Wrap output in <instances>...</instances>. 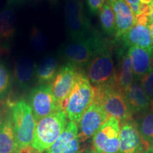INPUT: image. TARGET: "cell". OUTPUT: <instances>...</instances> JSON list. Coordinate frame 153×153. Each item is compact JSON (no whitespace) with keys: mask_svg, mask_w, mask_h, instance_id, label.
<instances>
[{"mask_svg":"<svg viewBox=\"0 0 153 153\" xmlns=\"http://www.w3.org/2000/svg\"><path fill=\"white\" fill-rule=\"evenodd\" d=\"M150 23V19L148 16L141 14L135 15V24L143 26H148Z\"/></svg>","mask_w":153,"mask_h":153,"instance_id":"cell-29","label":"cell"},{"mask_svg":"<svg viewBox=\"0 0 153 153\" xmlns=\"http://www.w3.org/2000/svg\"><path fill=\"white\" fill-rule=\"evenodd\" d=\"M142 153H151V152H150V151H144V152Z\"/></svg>","mask_w":153,"mask_h":153,"instance_id":"cell-43","label":"cell"},{"mask_svg":"<svg viewBox=\"0 0 153 153\" xmlns=\"http://www.w3.org/2000/svg\"><path fill=\"white\" fill-rule=\"evenodd\" d=\"M6 51H7V50H6L3 47V45H1V43H0V56H1V55H2L3 54H4V53H6Z\"/></svg>","mask_w":153,"mask_h":153,"instance_id":"cell-37","label":"cell"},{"mask_svg":"<svg viewBox=\"0 0 153 153\" xmlns=\"http://www.w3.org/2000/svg\"><path fill=\"white\" fill-rule=\"evenodd\" d=\"M58 60L55 56L44 57L36 67V85L51 84L55 79L58 71Z\"/></svg>","mask_w":153,"mask_h":153,"instance_id":"cell-21","label":"cell"},{"mask_svg":"<svg viewBox=\"0 0 153 153\" xmlns=\"http://www.w3.org/2000/svg\"><path fill=\"white\" fill-rule=\"evenodd\" d=\"M19 152V150L11 119L10 107L9 105L2 121L0 124V153Z\"/></svg>","mask_w":153,"mask_h":153,"instance_id":"cell-17","label":"cell"},{"mask_svg":"<svg viewBox=\"0 0 153 153\" xmlns=\"http://www.w3.org/2000/svg\"><path fill=\"white\" fill-rule=\"evenodd\" d=\"M8 103L5 105V106H0V124L2 121L4 116L5 113L7 111V108H8Z\"/></svg>","mask_w":153,"mask_h":153,"instance_id":"cell-31","label":"cell"},{"mask_svg":"<svg viewBox=\"0 0 153 153\" xmlns=\"http://www.w3.org/2000/svg\"><path fill=\"white\" fill-rule=\"evenodd\" d=\"M49 1H51V2L52 4H56L58 0H49Z\"/></svg>","mask_w":153,"mask_h":153,"instance_id":"cell-41","label":"cell"},{"mask_svg":"<svg viewBox=\"0 0 153 153\" xmlns=\"http://www.w3.org/2000/svg\"><path fill=\"white\" fill-rule=\"evenodd\" d=\"M151 5H152V14H151V15H150V23H151V22H153V1H152V2L151 3Z\"/></svg>","mask_w":153,"mask_h":153,"instance_id":"cell-40","label":"cell"},{"mask_svg":"<svg viewBox=\"0 0 153 153\" xmlns=\"http://www.w3.org/2000/svg\"><path fill=\"white\" fill-rule=\"evenodd\" d=\"M95 97L94 88L87 74L81 70L69 95L65 113L70 121L78 123L86 110L92 104Z\"/></svg>","mask_w":153,"mask_h":153,"instance_id":"cell-4","label":"cell"},{"mask_svg":"<svg viewBox=\"0 0 153 153\" xmlns=\"http://www.w3.org/2000/svg\"><path fill=\"white\" fill-rule=\"evenodd\" d=\"M131 9L134 15H137L139 14V4H132L130 5Z\"/></svg>","mask_w":153,"mask_h":153,"instance_id":"cell-32","label":"cell"},{"mask_svg":"<svg viewBox=\"0 0 153 153\" xmlns=\"http://www.w3.org/2000/svg\"><path fill=\"white\" fill-rule=\"evenodd\" d=\"M152 5L150 4H145L140 3L139 4V14L145 15L147 16H150L152 14Z\"/></svg>","mask_w":153,"mask_h":153,"instance_id":"cell-30","label":"cell"},{"mask_svg":"<svg viewBox=\"0 0 153 153\" xmlns=\"http://www.w3.org/2000/svg\"><path fill=\"white\" fill-rule=\"evenodd\" d=\"M128 53L131 59L133 74L136 79L148 73L153 51L151 52L137 46H131L129 48Z\"/></svg>","mask_w":153,"mask_h":153,"instance_id":"cell-20","label":"cell"},{"mask_svg":"<svg viewBox=\"0 0 153 153\" xmlns=\"http://www.w3.org/2000/svg\"><path fill=\"white\" fill-rule=\"evenodd\" d=\"M149 72H153V56L152 57L150 60V70H149Z\"/></svg>","mask_w":153,"mask_h":153,"instance_id":"cell-39","label":"cell"},{"mask_svg":"<svg viewBox=\"0 0 153 153\" xmlns=\"http://www.w3.org/2000/svg\"><path fill=\"white\" fill-rule=\"evenodd\" d=\"M79 149L78 125L70 120L60 137L43 153H79Z\"/></svg>","mask_w":153,"mask_h":153,"instance_id":"cell-13","label":"cell"},{"mask_svg":"<svg viewBox=\"0 0 153 153\" xmlns=\"http://www.w3.org/2000/svg\"><path fill=\"white\" fill-rule=\"evenodd\" d=\"M107 1L108 0H87V3L89 11L92 14H97Z\"/></svg>","mask_w":153,"mask_h":153,"instance_id":"cell-28","label":"cell"},{"mask_svg":"<svg viewBox=\"0 0 153 153\" xmlns=\"http://www.w3.org/2000/svg\"><path fill=\"white\" fill-rule=\"evenodd\" d=\"M16 15L11 6L7 4L0 11V43L6 50L9 48V43L16 32Z\"/></svg>","mask_w":153,"mask_h":153,"instance_id":"cell-19","label":"cell"},{"mask_svg":"<svg viewBox=\"0 0 153 153\" xmlns=\"http://www.w3.org/2000/svg\"><path fill=\"white\" fill-rule=\"evenodd\" d=\"M30 44L33 51L38 53L44 52L47 48L48 41L45 34L36 26H33L30 30Z\"/></svg>","mask_w":153,"mask_h":153,"instance_id":"cell-26","label":"cell"},{"mask_svg":"<svg viewBox=\"0 0 153 153\" xmlns=\"http://www.w3.org/2000/svg\"><path fill=\"white\" fill-rule=\"evenodd\" d=\"M28 101L36 123L53 113L62 110L55 101L51 84L39 85L32 88L28 94Z\"/></svg>","mask_w":153,"mask_h":153,"instance_id":"cell-9","label":"cell"},{"mask_svg":"<svg viewBox=\"0 0 153 153\" xmlns=\"http://www.w3.org/2000/svg\"><path fill=\"white\" fill-rule=\"evenodd\" d=\"M64 110H59L37 122L32 148L39 153L48 149L60 137L68 123Z\"/></svg>","mask_w":153,"mask_h":153,"instance_id":"cell-3","label":"cell"},{"mask_svg":"<svg viewBox=\"0 0 153 153\" xmlns=\"http://www.w3.org/2000/svg\"><path fill=\"white\" fill-rule=\"evenodd\" d=\"M65 18L68 34L72 40L87 38L94 33L85 15L82 0H66Z\"/></svg>","mask_w":153,"mask_h":153,"instance_id":"cell-7","label":"cell"},{"mask_svg":"<svg viewBox=\"0 0 153 153\" xmlns=\"http://www.w3.org/2000/svg\"><path fill=\"white\" fill-rule=\"evenodd\" d=\"M141 82L143 87L144 88L145 92L153 101V72H148L138 79Z\"/></svg>","mask_w":153,"mask_h":153,"instance_id":"cell-27","label":"cell"},{"mask_svg":"<svg viewBox=\"0 0 153 153\" xmlns=\"http://www.w3.org/2000/svg\"><path fill=\"white\" fill-rule=\"evenodd\" d=\"M148 27L149 30H150V32L151 39H152V47H153V22L150 23Z\"/></svg>","mask_w":153,"mask_h":153,"instance_id":"cell-34","label":"cell"},{"mask_svg":"<svg viewBox=\"0 0 153 153\" xmlns=\"http://www.w3.org/2000/svg\"><path fill=\"white\" fill-rule=\"evenodd\" d=\"M114 10L116 24V38H120L135 24V15L125 0H108Z\"/></svg>","mask_w":153,"mask_h":153,"instance_id":"cell-15","label":"cell"},{"mask_svg":"<svg viewBox=\"0 0 153 153\" xmlns=\"http://www.w3.org/2000/svg\"><path fill=\"white\" fill-rule=\"evenodd\" d=\"M101 28L105 33L110 36L116 35V24L115 14L108 1L104 4L99 11Z\"/></svg>","mask_w":153,"mask_h":153,"instance_id":"cell-24","label":"cell"},{"mask_svg":"<svg viewBox=\"0 0 153 153\" xmlns=\"http://www.w3.org/2000/svg\"><path fill=\"white\" fill-rule=\"evenodd\" d=\"M122 55L118 64V71H116V77L118 88L126 94L133 82V71L131 59L128 53L127 52Z\"/></svg>","mask_w":153,"mask_h":153,"instance_id":"cell-22","label":"cell"},{"mask_svg":"<svg viewBox=\"0 0 153 153\" xmlns=\"http://www.w3.org/2000/svg\"><path fill=\"white\" fill-rule=\"evenodd\" d=\"M126 98L133 114L143 113L150 108L151 99L138 79L133 80L128 90L126 93Z\"/></svg>","mask_w":153,"mask_h":153,"instance_id":"cell-16","label":"cell"},{"mask_svg":"<svg viewBox=\"0 0 153 153\" xmlns=\"http://www.w3.org/2000/svg\"><path fill=\"white\" fill-rule=\"evenodd\" d=\"M86 74L93 87H108L117 85L112 53L105 43L87 65Z\"/></svg>","mask_w":153,"mask_h":153,"instance_id":"cell-2","label":"cell"},{"mask_svg":"<svg viewBox=\"0 0 153 153\" xmlns=\"http://www.w3.org/2000/svg\"><path fill=\"white\" fill-rule=\"evenodd\" d=\"M151 108H153V101L151 102V106H150Z\"/></svg>","mask_w":153,"mask_h":153,"instance_id":"cell-44","label":"cell"},{"mask_svg":"<svg viewBox=\"0 0 153 153\" xmlns=\"http://www.w3.org/2000/svg\"><path fill=\"white\" fill-rule=\"evenodd\" d=\"M60 49V55L66 63H72L82 68L87 66L106 41L95 32L89 37L72 40Z\"/></svg>","mask_w":153,"mask_h":153,"instance_id":"cell-5","label":"cell"},{"mask_svg":"<svg viewBox=\"0 0 153 153\" xmlns=\"http://www.w3.org/2000/svg\"><path fill=\"white\" fill-rule=\"evenodd\" d=\"M120 38L126 46H137L151 52L153 51L150 32L147 26L134 24Z\"/></svg>","mask_w":153,"mask_h":153,"instance_id":"cell-18","label":"cell"},{"mask_svg":"<svg viewBox=\"0 0 153 153\" xmlns=\"http://www.w3.org/2000/svg\"><path fill=\"white\" fill-rule=\"evenodd\" d=\"M8 104L19 152L31 148L37 123L31 108L24 99Z\"/></svg>","mask_w":153,"mask_h":153,"instance_id":"cell-1","label":"cell"},{"mask_svg":"<svg viewBox=\"0 0 153 153\" xmlns=\"http://www.w3.org/2000/svg\"><path fill=\"white\" fill-rule=\"evenodd\" d=\"M109 116L100 103L94 101L82 116L78 125L80 142H85L93 137L96 132Z\"/></svg>","mask_w":153,"mask_h":153,"instance_id":"cell-11","label":"cell"},{"mask_svg":"<svg viewBox=\"0 0 153 153\" xmlns=\"http://www.w3.org/2000/svg\"><path fill=\"white\" fill-rule=\"evenodd\" d=\"M94 88V100L100 103L108 116H114L120 123L132 119L131 108L126 100V95L118 85Z\"/></svg>","mask_w":153,"mask_h":153,"instance_id":"cell-6","label":"cell"},{"mask_svg":"<svg viewBox=\"0 0 153 153\" xmlns=\"http://www.w3.org/2000/svg\"><path fill=\"white\" fill-rule=\"evenodd\" d=\"M19 153H39V152H38L37 151H36L33 148H31L30 149H28V150L21 151V152H19Z\"/></svg>","mask_w":153,"mask_h":153,"instance_id":"cell-35","label":"cell"},{"mask_svg":"<svg viewBox=\"0 0 153 153\" xmlns=\"http://www.w3.org/2000/svg\"><path fill=\"white\" fill-rule=\"evenodd\" d=\"M138 131L142 137L145 150L153 151V108L143 112L137 122Z\"/></svg>","mask_w":153,"mask_h":153,"instance_id":"cell-23","label":"cell"},{"mask_svg":"<svg viewBox=\"0 0 153 153\" xmlns=\"http://www.w3.org/2000/svg\"><path fill=\"white\" fill-rule=\"evenodd\" d=\"M14 84L13 72L3 61H0V102L10 93Z\"/></svg>","mask_w":153,"mask_h":153,"instance_id":"cell-25","label":"cell"},{"mask_svg":"<svg viewBox=\"0 0 153 153\" xmlns=\"http://www.w3.org/2000/svg\"><path fill=\"white\" fill-rule=\"evenodd\" d=\"M81 70V68L72 63H66L59 68L51 85L53 94L61 109L65 110L68 97Z\"/></svg>","mask_w":153,"mask_h":153,"instance_id":"cell-10","label":"cell"},{"mask_svg":"<svg viewBox=\"0 0 153 153\" xmlns=\"http://www.w3.org/2000/svg\"><path fill=\"white\" fill-rule=\"evenodd\" d=\"M120 132L119 120L109 116L93 135L92 150L95 153H118Z\"/></svg>","mask_w":153,"mask_h":153,"instance_id":"cell-8","label":"cell"},{"mask_svg":"<svg viewBox=\"0 0 153 153\" xmlns=\"http://www.w3.org/2000/svg\"><path fill=\"white\" fill-rule=\"evenodd\" d=\"M24 0H7V2H8V5H16L22 3Z\"/></svg>","mask_w":153,"mask_h":153,"instance_id":"cell-33","label":"cell"},{"mask_svg":"<svg viewBox=\"0 0 153 153\" xmlns=\"http://www.w3.org/2000/svg\"><path fill=\"white\" fill-rule=\"evenodd\" d=\"M120 124V146L118 153H142L146 151L137 123L133 118Z\"/></svg>","mask_w":153,"mask_h":153,"instance_id":"cell-12","label":"cell"},{"mask_svg":"<svg viewBox=\"0 0 153 153\" xmlns=\"http://www.w3.org/2000/svg\"><path fill=\"white\" fill-rule=\"evenodd\" d=\"M142 4H150L152 3V0H139Z\"/></svg>","mask_w":153,"mask_h":153,"instance_id":"cell-38","label":"cell"},{"mask_svg":"<svg viewBox=\"0 0 153 153\" xmlns=\"http://www.w3.org/2000/svg\"><path fill=\"white\" fill-rule=\"evenodd\" d=\"M125 1L129 6L132 4H138L139 2V0H125Z\"/></svg>","mask_w":153,"mask_h":153,"instance_id":"cell-36","label":"cell"},{"mask_svg":"<svg viewBox=\"0 0 153 153\" xmlns=\"http://www.w3.org/2000/svg\"><path fill=\"white\" fill-rule=\"evenodd\" d=\"M37 64L28 57H22L15 63L13 78L14 83L22 91H28L36 85V72Z\"/></svg>","mask_w":153,"mask_h":153,"instance_id":"cell-14","label":"cell"},{"mask_svg":"<svg viewBox=\"0 0 153 153\" xmlns=\"http://www.w3.org/2000/svg\"><path fill=\"white\" fill-rule=\"evenodd\" d=\"M83 153H95L94 152L93 150H87V151H85V152H84Z\"/></svg>","mask_w":153,"mask_h":153,"instance_id":"cell-42","label":"cell"}]
</instances>
